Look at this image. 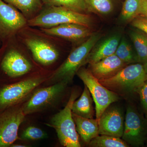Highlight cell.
Instances as JSON below:
<instances>
[{
    "mask_svg": "<svg viewBox=\"0 0 147 147\" xmlns=\"http://www.w3.org/2000/svg\"><path fill=\"white\" fill-rule=\"evenodd\" d=\"M16 37L27 47L36 62L42 69L50 71L60 65L69 42L28 25L19 31Z\"/></svg>",
    "mask_w": 147,
    "mask_h": 147,
    "instance_id": "6da1fadb",
    "label": "cell"
},
{
    "mask_svg": "<svg viewBox=\"0 0 147 147\" xmlns=\"http://www.w3.org/2000/svg\"><path fill=\"white\" fill-rule=\"evenodd\" d=\"M44 70L36 62L29 50L16 36L2 44L0 70L11 79L31 75Z\"/></svg>",
    "mask_w": 147,
    "mask_h": 147,
    "instance_id": "7a4b0ae2",
    "label": "cell"
},
{
    "mask_svg": "<svg viewBox=\"0 0 147 147\" xmlns=\"http://www.w3.org/2000/svg\"><path fill=\"white\" fill-rule=\"evenodd\" d=\"M100 33H93L84 42L73 47L60 65L52 72L48 80L53 83L73 80L77 71L86 64V60L93 47L100 39Z\"/></svg>",
    "mask_w": 147,
    "mask_h": 147,
    "instance_id": "3957f363",
    "label": "cell"
},
{
    "mask_svg": "<svg viewBox=\"0 0 147 147\" xmlns=\"http://www.w3.org/2000/svg\"><path fill=\"white\" fill-rule=\"evenodd\" d=\"M91 17L61 7L44 5L39 14L28 21V26L39 28H49L67 24H76L90 27Z\"/></svg>",
    "mask_w": 147,
    "mask_h": 147,
    "instance_id": "277c9868",
    "label": "cell"
},
{
    "mask_svg": "<svg viewBox=\"0 0 147 147\" xmlns=\"http://www.w3.org/2000/svg\"><path fill=\"white\" fill-rule=\"evenodd\" d=\"M147 79L143 64L139 63L125 66L113 77L98 81L104 86L119 95H130L136 93Z\"/></svg>",
    "mask_w": 147,
    "mask_h": 147,
    "instance_id": "5b68a950",
    "label": "cell"
},
{
    "mask_svg": "<svg viewBox=\"0 0 147 147\" xmlns=\"http://www.w3.org/2000/svg\"><path fill=\"white\" fill-rule=\"evenodd\" d=\"M52 72L42 70L20 82L2 87L0 89V112L16 105L36 88L48 80Z\"/></svg>",
    "mask_w": 147,
    "mask_h": 147,
    "instance_id": "8992f818",
    "label": "cell"
},
{
    "mask_svg": "<svg viewBox=\"0 0 147 147\" xmlns=\"http://www.w3.org/2000/svg\"><path fill=\"white\" fill-rule=\"evenodd\" d=\"M76 97V93L71 94L65 107L53 116L47 125L55 129L60 143L64 147H81L71 111L72 104Z\"/></svg>",
    "mask_w": 147,
    "mask_h": 147,
    "instance_id": "52a82bcc",
    "label": "cell"
},
{
    "mask_svg": "<svg viewBox=\"0 0 147 147\" xmlns=\"http://www.w3.org/2000/svg\"><path fill=\"white\" fill-rule=\"evenodd\" d=\"M88 88L95 104L96 117L99 119L105 110L112 103L119 99L118 94L102 85L89 69L82 67L76 73Z\"/></svg>",
    "mask_w": 147,
    "mask_h": 147,
    "instance_id": "ba28073f",
    "label": "cell"
},
{
    "mask_svg": "<svg viewBox=\"0 0 147 147\" xmlns=\"http://www.w3.org/2000/svg\"><path fill=\"white\" fill-rule=\"evenodd\" d=\"M123 140L133 146H142L147 139V120L134 106L127 107Z\"/></svg>",
    "mask_w": 147,
    "mask_h": 147,
    "instance_id": "9c48e42d",
    "label": "cell"
},
{
    "mask_svg": "<svg viewBox=\"0 0 147 147\" xmlns=\"http://www.w3.org/2000/svg\"><path fill=\"white\" fill-rule=\"evenodd\" d=\"M28 25V20L17 9L0 0V45L16 36Z\"/></svg>",
    "mask_w": 147,
    "mask_h": 147,
    "instance_id": "30bf717a",
    "label": "cell"
},
{
    "mask_svg": "<svg viewBox=\"0 0 147 147\" xmlns=\"http://www.w3.org/2000/svg\"><path fill=\"white\" fill-rule=\"evenodd\" d=\"M26 116L22 107L15 105L0 112V147H10L19 139L18 129Z\"/></svg>",
    "mask_w": 147,
    "mask_h": 147,
    "instance_id": "8fae6325",
    "label": "cell"
},
{
    "mask_svg": "<svg viewBox=\"0 0 147 147\" xmlns=\"http://www.w3.org/2000/svg\"><path fill=\"white\" fill-rule=\"evenodd\" d=\"M67 84L65 82H58L37 90L22 107L24 114L27 115L51 105L60 96Z\"/></svg>",
    "mask_w": 147,
    "mask_h": 147,
    "instance_id": "7c38bea8",
    "label": "cell"
},
{
    "mask_svg": "<svg viewBox=\"0 0 147 147\" xmlns=\"http://www.w3.org/2000/svg\"><path fill=\"white\" fill-rule=\"evenodd\" d=\"M40 29L71 42L74 47L82 44L92 34L90 27L76 24H64L49 28Z\"/></svg>",
    "mask_w": 147,
    "mask_h": 147,
    "instance_id": "4fadbf2b",
    "label": "cell"
},
{
    "mask_svg": "<svg viewBox=\"0 0 147 147\" xmlns=\"http://www.w3.org/2000/svg\"><path fill=\"white\" fill-rule=\"evenodd\" d=\"M99 134L121 138L124 119L121 110L117 107H108L98 119Z\"/></svg>",
    "mask_w": 147,
    "mask_h": 147,
    "instance_id": "5bb4252c",
    "label": "cell"
},
{
    "mask_svg": "<svg viewBox=\"0 0 147 147\" xmlns=\"http://www.w3.org/2000/svg\"><path fill=\"white\" fill-rule=\"evenodd\" d=\"M126 65L114 54L89 64V69L98 81H101L113 77Z\"/></svg>",
    "mask_w": 147,
    "mask_h": 147,
    "instance_id": "9a60e30c",
    "label": "cell"
},
{
    "mask_svg": "<svg viewBox=\"0 0 147 147\" xmlns=\"http://www.w3.org/2000/svg\"><path fill=\"white\" fill-rule=\"evenodd\" d=\"M121 34L111 35L102 40H98L90 52L86 64L95 63L104 58L114 55L121 39Z\"/></svg>",
    "mask_w": 147,
    "mask_h": 147,
    "instance_id": "2e32d148",
    "label": "cell"
},
{
    "mask_svg": "<svg viewBox=\"0 0 147 147\" xmlns=\"http://www.w3.org/2000/svg\"><path fill=\"white\" fill-rule=\"evenodd\" d=\"M72 117L76 131L84 143L88 145L92 139L99 135L98 120L82 117L73 113Z\"/></svg>",
    "mask_w": 147,
    "mask_h": 147,
    "instance_id": "e0dca14e",
    "label": "cell"
},
{
    "mask_svg": "<svg viewBox=\"0 0 147 147\" xmlns=\"http://www.w3.org/2000/svg\"><path fill=\"white\" fill-rule=\"evenodd\" d=\"M13 6L23 14L28 21L35 18L43 8L42 0H3Z\"/></svg>",
    "mask_w": 147,
    "mask_h": 147,
    "instance_id": "ac0fdd59",
    "label": "cell"
},
{
    "mask_svg": "<svg viewBox=\"0 0 147 147\" xmlns=\"http://www.w3.org/2000/svg\"><path fill=\"white\" fill-rule=\"evenodd\" d=\"M71 111L76 115L86 118H93L94 111L92 99L91 97L90 93L86 86L80 97L78 100L74 101Z\"/></svg>",
    "mask_w": 147,
    "mask_h": 147,
    "instance_id": "d6986e66",
    "label": "cell"
},
{
    "mask_svg": "<svg viewBox=\"0 0 147 147\" xmlns=\"http://www.w3.org/2000/svg\"><path fill=\"white\" fill-rule=\"evenodd\" d=\"M129 36L139 63L144 64L147 61V34L137 29L130 31Z\"/></svg>",
    "mask_w": 147,
    "mask_h": 147,
    "instance_id": "ffe728a7",
    "label": "cell"
},
{
    "mask_svg": "<svg viewBox=\"0 0 147 147\" xmlns=\"http://www.w3.org/2000/svg\"><path fill=\"white\" fill-rule=\"evenodd\" d=\"M115 54L126 65L139 63L135 50L124 37L121 39Z\"/></svg>",
    "mask_w": 147,
    "mask_h": 147,
    "instance_id": "44dd1931",
    "label": "cell"
},
{
    "mask_svg": "<svg viewBox=\"0 0 147 147\" xmlns=\"http://www.w3.org/2000/svg\"><path fill=\"white\" fill-rule=\"evenodd\" d=\"M44 5L61 7L81 13L88 12L85 0H42Z\"/></svg>",
    "mask_w": 147,
    "mask_h": 147,
    "instance_id": "7402d4cb",
    "label": "cell"
},
{
    "mask_svg": "<svg viewBox=\"0 0 147 147\" xmlns=\"http://www.w3.org/2000/svg\"><path fill=\"white\" fill-rule=\"evenodd\" d=\"M88 146L92 147H127L128 144L121 138L110 135H98L92 139Z\"/></svg>",
    "mask_w": 147,
    "mask_h": 147,
    "instance_id": "603a6c76",
    "label": "cell"
},
{
    "mask_svg": "<svg viewBox=\"0 0 147 147\" xmlns=\"http://www.w3.org/2000/svg\"><path fill=\"white\" fill-rule=\"evenodd\" d=\"M88 12L100 15H108L113 11V0H85Z\"/></svg>",
    "mask_w": 147,
    "mask_h": 147,
    "instance_id": "cb8c5ba5",
    "label": "cell"
},
{
    "mask_svg": "<svg viewBox=\"0 0 147 147\" xmlns=\"http://www.w3.org/2000/svg\"><path fill=\"white\" fill-rule=\"evenodd\" d=\"M140 0H125L121 13V20L123 22L131 21L139 15Z\"/></svg>",
    "mask_w": 147,
    "mask_h": 147,
    "instance_id": "d4e9b609",
    "label": "cell"
},
{
    "mask_svg": "<svg viewBox=\"0 0 147 147\" xmlns=\"http://www.w3.org/2000/svg\"><path fill=\"white\" fill-rule=\"evenodd\" d=\"M46 135L42 129L34 126H29L24 130L21 135L23 139L38 140L45 138Z\"/></svg>",
    "mask_w": 147,
    "mask_h": 147,
    "instance_id": "484cf974",
    "label": "cell"
},
{
    "mask_svg": "<svg viewBox=\"0 0 147 147\" xmlns=\"http://www.w3.org/2000/svg\"><path fill=\"white\" fill-rule=\"evenodd\" d=\"M133 27L147 34V17L139 15L131 21Z\"/></svg>",
    "mask_w": 147,
    "mask_h": 147,
    "instance_id": "4316f807",
    "label": "cell"
},
{
    "mask_svg": "<svg viewBox=\"0 0 147 147\" xmlns=\"http://www.w3.org/2000/svg\"><path fill=\"white\" fill-rule=\"evenodd\" d=\"M137 93L139 95L142 107L147 115V79L139 87Z\"/></svg>",
    "mask_w": 147,
    "mask_h": 147,
    "instance_id": "83f0119b",
    "label": "cell"
},
{
    "mask_svg": "<svg viewBox=\"0 0 147 147\" xmlns=\"http://www.w3.org/2000/svg\"><path fill=\"white\" fill-rule=\"evenodd\" d=\"M139 15L147 17V0H140Z\"/></svg>",
    "mask_w": 147,
    "mask_h": 147,
    "instance_id": "f1b7e54d",
    "label": "cell"
},
{
    "mask_svg": "<svg viewBox=\"0 0 147 147\" xmlns=\"http://www.w3.org/2000/svg\"><path fill=\"white\" fill-rule=\"evenodd\" d=\"M10 147H26V146L24 145L18 144H12Z\"/></svg>",
    "mask_w": 147,
    "mask_h": 147,
    "instance_id": "f546056e",
    "label": "cell"
},
{
    "mask_svg": "<svg viewBox=\"0 0 147 147\" xmlns=\"http://www.w3.org/2000/svg\"><path fill=\"white\" fill-rule=\"evenodd\" d=\"M143 65H144V69L145 71H146V73L147 74V61L144 64H143Z\"/></svg>",
    "mask_w": 147,
    "mask_h": 147,
    "instance_id": "4dcf8cb0",
    "label": "cell"
}]
</instances>
